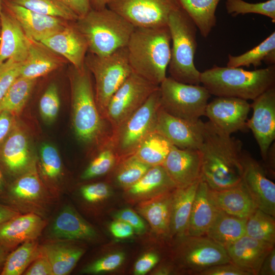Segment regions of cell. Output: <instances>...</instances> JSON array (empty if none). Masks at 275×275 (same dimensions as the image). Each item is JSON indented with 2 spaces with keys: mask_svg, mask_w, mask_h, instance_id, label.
Returning a JSON list of instances; mask_svg holds the SVG:
<instances>
[{
  "mask_svg": "<svg viewBox=\"0 0 275 275\" xmlns=\"http://www.w3.org/2000/svg\"><path fill=\"white\" fill-rule=\"evenodd\" d=\"M198 150L201 157V179L209 188L224 189L241 182L243 150L239 140L207 121L204 122L203 140Z\"/></svg>",
  "mask_w": 275,
  "mask_h": 275,
  "instance_id": "1",
  "label": "cell"
},
{
  "mask_svg": "<svg viewBox=\"0 0 275 275\" xmlns=\"http://www.w3.org/2000/svg\"><path fill=\"white\" fill-rule=\"evenodd\" d=\"M39 255V247L35 240L22 243L17 249L8 254L1 274H21L31 262Z\"/></svg>",
  "mask_w": 275,
  "mask_h": 275,
  "instance_id": "36",
  "label": "cell"
},
{
  "mask_svg": "<svg viewBox=\"0 0 275 275\" xmlns=\"http://www.w3.org/2000/svg\"><path fill=\"white\" fill-rule=\"evenodd\" d=\"M116 218L130 225L136 233H140L145 230V225L141 217L130 209H124L118 212L115 216Z\"/></svg>",
  "mask_w": 275,
  "mask_h": 275,
  "instance_id": "50",
  "label": "cell"
},
{
  "mask_svg": "<svg viewBox=\"0 0 275 275\" xmlns=\"http://www.w3.org/2000/svg\"><path fill=\"white\" fill-rule=\"evenodd\" d=\"M176 188L164 168L160 165L150 167L138 181L125 189L131 200L142 201Z\"/></svg>",
  "mask_w": 275,
  "mask_h": 275,
  "instance_id": "28",
  "label": "cell"
},
{
  "mask_svg": "<svg viewBox=\"0 0 275 275\" xmlns=\"http://www.w3.org/2000/svg\"><path fill=\"white\" fill-rule=\"evenodd\" d=\"M159 87L161 107L167 113L190 121L204 116L211 95L203 86L182 83L169 76Z\"/></svg>",
  "mask_w": 275,
  "mask_h": 275,
  "instance_id": "9",
  "label": "cell"
},
{
  "mask_svg": "<svg viewBox=\"0 0 275 275\" xmlns=\"http://www.w3.org/2000/svg\"><path fill=\"white\" fill-rule=\"evenodd\" d=\"M171 42L168 66L170 77L184 84L200 85V73L194 64L197 48V27L181 8L173 11L168 20Z\"/></svg>",
  "mask_w": 275,
  "mask_h": 275,
  "instance_id": "6",
  "label": "cell"
},
{
  "mask_svg": "<svg viewBox=\"0 0 275 275\" xmlns=\"http://www.w3.org/2000/svg\"><path fill=\"white\" fill-rule=\"evenodd\" d=\"M159 86L132 72L111 98L105 120L112 131L136 111Z\"/></svg>",
  "mask_w": 275,
  "mask_h": 275,
  "instance_id": "10",
  "label": "cell"
},
{
  "mask_svg": "<svg viewBox=\"0 0 275 275\" xmlns=\"http://www.w3.org/2000/svg\"><path fill=\"white\" fill-rule=\"evenodd\" d=\"M275 274V248L270 251L263 260L258 275Z\"/></svg>",
  "mask_w": 275,
  "mask_h": 275,
  "instance_id": "55",
  "label": "cell"
},
{
  "mask_svg": "<svg viewBox=\"0 0 275 275\" xmlns=\"http://www.w3.org/2000/svg\"><path fill=\"white\" fill-rule=\"evenodd\" d=\"M251 108V104L246 100L217 97L208 103L204 116L218 129L231 135L248 128V117Z\"/></svg>",
  "mask_w": 275,
  "mask_h": 275,
  "instance_id": "15",
  "label": "cell"
},
{
  "mask_svg": "<svg viewBox=\"0 0 275 275\" xmlns=\"http://www.w3.org/2000/svg\"><path fill=\"white\" fill-rule=\"evenodd\" d=\"M274 247V244L245 234L226 250L233 263L251 275H258L263 260Z\"/></svg>",
  "mask_w": 275,
  "mask_h": 275,
  "instance_id": "20",
  "label": "cell"
},
{
  "mask_svg": "<svg viewBox=\"0 0 275 275\" xmlns=\"http://www.w3.org/2000/svg\"><path fill=\"white\" fill-rule=\"evenodd\" d=\"M112 234L118 238H125L130 237L134 232L133 228L126 222L117 219L110 225Z\"/></svg>",
  "mask_w": 275,
  "mask_h": 275,
  "instance_id": "54",
  "label": "cell"
},
{
  "mask_svg": "<svg viewBox=\"0 0 275 275\" xmlns=\"http://www.w3.org/2000/svg\"><path fill=\"white\" fill-rule=\"evenodd\" d=\"M171 42L168 25L135 28L126 46L132 71L159 86L167 77L171 58Z\"/></svg>",
  "mask_w": 275,
  "mask_h": 275,
  "instance_id": "2",
  "label": "cell"
},
{
  "mask_svg": "<svg viewBox=\"0 0 275 275\" xmlns=\"http://www.w3.org/2000/svg\"><path fill=\"white\" fill-rule=\"evenodd\" d=\"M25 275H53L51 266L48 259L40 254L23 273Z\"/></svg>",
  "mask_w": 275,
  "mask_h": 275,
  "instance_id": "51",
  "label": "cell"
},
{
  "mask_svg": "<svg viewBox=\"0 0 275 275\" xmlns=\"http://www.w3.org/2000/svg\"><path fill=\"white\" fill-rule=\"evenodd\" d=\"M176 187H183L201 178V157L197 149L172 146L162 165Z\"/></svg>",
  "mask_w": 275,
  "mask_h": 275,
  "instance_id": "18",
  "label": "cell"
},
{
  "mask_svg": "<svg viewBox=\"0 0 275 275\" xmlns=\"http://www.w3.org/2000/svg\"><path fill=\"white\" fill-rule=\"evenodd\" d=\"M173 190L140 201L137 207L154 232L163 237H169Z\"/></svg>",
  "mask_w": 275,
  "mask_h": 275,
  "instance_id": "23",
  "label": "cell"
},
{
  "mask_svg": "<svg viewBox=\"0 0 275 275\" xmlns=\"http://www.w3.org/2000/svg\"><path fill=\"white\" fill-rule=\"evenodd\" d=\"M3 10V0H0V15Z\"/></svg>",
  "mask_w": 275,
  "mask_h": 275,
  "instance_id": "62",
  "label": "cell"
},
{
  "mask_svg": "<svg viewBox=\"0 0 275 275\" xmlns=\"http://www.w3.org/2000/svg\"><path fill=\"white\" fill-rule=\"evenodd\" d=\"M264 62L269 65L275 64V32L257 46L237 56L228 54L227 66L229 67H257Z\"/></svg>",
  "mask_w": 275,
  "mask_h": 275,
  "instance_id": "34",
  "label": "cell"
},
{
  "mask_svg": "<svg viewBox=\"0 0 275 275\" xmlns=\"http://www.w3.org/2000/svg\"><path fill=\"white\" fill-rule=\"evenodd\" d=\"M34 12L75 22L78 17L58 0H9Z\"/></svg>",
  "mask_w": 275,
  "mask_h": 275,
  "instance_id": "39",
  "label": "cell"
},
{
  "mask_svg": "<svg viewBox=\"0 0 275 275\" xmlns=\"http://www.w3.org/2000/svg\"><path fill=\"white\" fill-rule=\"evenodd\" d=\"M22 63L9 59L0 64V101L20 76Z\"/></svg>",
  "mask_w": 275,
  "mask_h": 275,
  "instance_id": "46",
  "label": "cell"
},
{
  "mask_svg": "<svg viewBox=\"0 0 275 275\" xmlns=\"http://www.w3.org/2000/svg\"><path fill=\"white\" fill-rule=\"evenodd\" d=\"M204 122L201 119L190 121L173 116L160 106L157 114L155 130L172 145L181 149H197L203 140Z\"/></svg>",
  "mask_w": 275,
  "mask_h": 275,
  "instance_id": "16",
  "label": "cell"
},
{
  "mask_svg": "<svg viewBox=\"0 0 275 275\" xmlns=\"http://www.w3.org/2000/svg\"><path fill=\"white\" fill-rule=\"evenodd\" d=\"M40 42L53 52L64 57L75 68L81 69L84 67L88 44L74 22Z\"/></svg>",
  "mask_w": 275,
  "mask_h": 275,
  "instance_id": "19",
  "label": "cell"
},
{
  "mask_svg": "<svg viewBox=\"0 0 275 275\" xmlns=\"http://www.w3.org/2000/svg\"><path fill=\"white\" fill-rule=\"evenodd\" d=\"M274 142L269 147L265 160L264 165L263 166L267 173L274 175Z\"/></svg>",
  "mask_w": 275,
  "mask_h": 275,
  "instance_id": "57",
  "label": "cell"
},
{
  "mask_svg": "<svg viewBox=\"0 0 275 275\" xmlns=\"http://www.w3.org/2000/svg\"><path fill=\"white\" fill-rule=\"evenodd\" d=\"M245 235L259 240L274 244V216L257 208L247 218Z\"/></svg>",
  "mask_w": 275,
  "mask_h": 275,
  "instance_id": "38",
  "label": "cell"
},
{
  "mask_svg": "<svg viewBox=\"0 0 275 275\" xmlns=\"http://www.w3.org/2000/svg\"><path fill=\"white\" fill-rule=\"evenodd\" d=\"M39 252L49 261L53 275L68 274L84 254L81 249L63 242L43 244Z\"/></svg>",
  "mask_w": 275,
  "mask_h": 275,
  "instance_id": "31",
  "label": "cell"
},
{
  "mask_svg": "<svg viewBox=\"0 0 275 275\" xmlns=\"http://www.w3.org/2000/svg\"><path fill=\"white\" fill-rule=\"evenodd\" d=\"M56 54L40 42L30 40L28 56L22 63L20 76L36 79L56 69L61 61Z\"/></svg>",
  "mask_w": 275,
  "mask_h": 275,
  "instance_id": "27",
  "label": "cell"
},
{
  "mask_svg": "<svg viewBox=\"0 0 275 275\" xmlns=\"http://www.w3.org/2000/svg\"><path fill=\"white\" fill-rule=\"evenodd\" d=\"M253 101V114L248 119L247 127L252 131L264 161L275 139V86Z\"/></svg>",
  "mask_w": 275,
  "mask_h": 275,
  "instance_id": "14",
  "label": "cell"
},
{
  "mask_svg": "<svg viewBox=\"0 0 275 275\" xmlns=\"http://www.w3.org/2000/svg\"><path fill=\"white\" fill-rule=\"evenodd\" d=\"M108 0H90L91 8L96 10L106 7Z\"/></svg>",
  "mask_w": 275,
  "mask_h": 275,
  "instance_id": "59",
  "label": "cell"
},
{
  "mask_svg": "<svg viewBox=\"0 0 275 275\" xmlns=\"http://www.w3.org/2000/svg\"><path fill=\"white\" fill-rule=\"evenodd\" d=\"M119 162L118 158L108 141L101 147V151L81 175L84 180L105 174Z\"/></svg>",
  "mask_w": 275,
  "mask_h": 275,
  "instance_id": "42",
  "label": "cell"
},
{
  "mask_svg": "<svg viewBox=\"0 0 275 275\" xmlns=\"http://www.w3.org/2000/svg\"><path fill=\"white\" fill-rule=\"evenodd\" d=\"M60 102L57 86L50 84L41 97L39 103L40 114L47 122H51L57 117Z\"/></svg>",
  "mask_w": 275,
  "mask_h": 275,
  "instance_id": "45",
  "label": "cell"
},
{
  "mask_svg": "<svg viewBox=\"0 0 275 275\" xmlns=\"http://www.w3.org/2000/svg\"><path fill=\"white\" fill-rule=\"evenodd\" d=\"M242 183L256 207L275 216V184L261 163L243 150Z\"/></svg>",
  "mask_w": 275,
  "mask_h": 275,
  "instance_id": "13",
  "label": "cell"
},
{
  "mask_svg": "<svg viewBox=\"0 0 275 275\" xmlns=\"http://www.w3.org/2000/svg\"><path fill=\"white\" fill-rule=\"evenodd\" d=\"M80 193L86 201L96 202L107 198L111 194V189L107 184L100 182L83 186Z\"/></svg>",
  "mask_w": 275,
  "mask_h": 275,
  "instance_id": "48",
  "label": "cell"
},
{
  "mask_svg": "<svg viewBox=\"0 0 275 275\" xmlns=\"http://www.w3.org/2000/svg\"><path fill=\"white\" fill-rule=\"evenodd\" d=\"M3 8L18 22L30 40L40 42L64 29L69 21L30 10L9 0H3Z\"/></svg>",
  "mask_w": 275,
  "mask_h": 275,
  "instance_id": "17",
  "label": "cell"
},
{
  "mask_svg": "<svg viewBox=\"0 0 275 275\" xmlns=\"http://www.w3.org/2000/svg\"><path fill=\"white\" fill-rule=\"evenodd\" d=\"M209 189L201 178L191 207L187 235L205 236L214 219L217 209L210 199Z\"/></svg>",
  "mask_w": 275,
  "mask_h": 275,
  "instance_id": "26",
  "label": "cell"
},
{
  "mask_svg": "<svg viewBox=\"0 0 275 275\" xmlns=\"http://www.w3.org/2000/svg\"><path fill=\"white\" fill-rule=\"evenodd\" d=\"M70 10L78 17L85 15L91 9L90 0H58Z\"/></svg>",
  "mask_w": 275,
  "mask_h": 275,
  "instance_id": "53",
  "label": "cell"
},
{
  "mask_svg": "<svg viewBox=\"0 0 275 275\" xmlns=\"http://www.w3.org/2000/svg\"><path fill=\"white\" fill-rule=\"evenodd\" d=\"M1 156L6 168L11 173H16L26 165L29 157L28 141L21 130H14L8 135Z\"/></svg>",
  "mask_w": 275,
  "mask_h": 275,
  "instance_id": "32",
  "label": "cell"
},
{
  "mask_svg": "<svg viewBox=\"0 0 275 275\" xmlns=\"http://www.w3.org/2000/svg\"><path fill=\"white\" fill-rule=\"evenodd\" d=\"M124 259V255L122 253H112L90 264L84 269L82 272L98 273L112 271L118 268Z\"/></svg>",
  "mask_w": 275,
  "mask_h": 275,
  "instance_id": "47",
  "label": "cell"
},
{
  "mask_svg": "<svg viewBox=\"0 0 275 275\" xmlns=\"http://www.w3.org/2000/svg\"><path fill=\"white\" fill-rule=\"evenodd\" d=\"M0 23V64L9 59L23 62L28 56L30 40L16 20L3 8Z\"/></svg>",
  "mask_w": 275,
  "mask_h": 275,
  "instance_id": "22",
  "label": "cell"
},
{
  "mask_svg": "<svg viewBox=\"0 0 275 275\" xmlns=\"http://www.w3.org/2000/svg\"><path fill=\"white\" fill-rule=\"evenodd\" d=\"M13 116L7 112H0V142L5 139L13 125Z\"/></svg>",
  "mask_w": 275,
  "mask_h": 275,
  "instance_id": "56",
  "label": "cell"
},
{
  "mask_svg": "<svg viewBox=\"0 0 275 275\" xmlns=\"http://www.w3.org/2000/svg\"><path fill=\"white\" fill-rule=\"evenodd\" d=\"M225 6L227 13L232 16L254 13L267 16L275 22V0L257 3L243 0H226Z\"/></svg>",
  "mask_w": 275,
  "mask_h": 275,
  "instance_id": "41",
  "label": "cell"
},
{
  "mask_svg": "<svg viewBox=\"0 0 275 275\" xmlns=\"http://www.w3.org/2000/svg\"><path fill=\"white\" fill-rule=\"evenodd\" d=\"M50 233L54 238L70 240H87L96 236L93 228L69 206L58 215Z\"/></svg>",
  "mask_w": 275,
  "mask_h": 275,
  "instance_id": "29",
  "label": "cell"
},
{
  "mask_svg": "<svg viewBox=\"0 0 275 275\" xmlns=\"http://www.w3.org/2000/svg\"><path fill=\"white\" fill-rule=\"evenodd\" d=\"M158 255L154 253H148L143 255L136 262L134 273L136 275H143L151 269L159 261Z\"/></svg>",
  "mask_w": 275,
  "mask_h": 275,
  "instance_id": "52",
  "label": "cell"
},
{
  "mask_svg": "<svg viewBox=\"0 0 275 275\" xmlns=\"http://www.w3.org/2000/svg\"><path fill=\"white\" fill-rule=\"evenodd\" d=\"M199 275H251L232 262L218 264L201 271Z\"/></svg>",
  "mask_w": 275,
  "mask_h": 275,
  "instance_id": "49",
  "label": "cell"
},
{
  "mask_svg": "<svg viewBox=\"0 0 275 275\" xmlns=\"http://www.w3.org/2000/svg\"><path fill=\"white\" fill-rule=\"evenodd\" d=\"M9 251L0 247V274L1 273L6 258L8 255Z\"/></svg>",
  "mask_w": 275,
  "mask_h": 275,
  "instance_id": "60",
  "label": "cell"
},
{
  "mask_svg": "<svg viewBox=\"0 0 275 275\" xmlns=\"http://www.w3.org/2000/svg\"><path fill=\"white\" fill-rule=\"evenodd\" d=\"M45 225L35 214H19L0 225V247L9 252L20 243L35 240Z\"/></svg>",
  "mask_w": 275,
  "mask_h": 275,
  "instance_id": "21",
  "label": "cell"
},
{
  "mask_svg": "<svg viewBox=\"0 0 275 275\" xmlns=\"http://www.w3.org/2000/svg\"><path fill=\"white\" fill-rule=\"evenodd\" d=\"M36 79L19 76L0 101V112L18 115L24 106Z\"/></svg>",
  "mask_w": 275,
  "mask_h": 275,
  "instance_id": "37",
  "label": "cell"
},
{
  "mask_svg": "<svg viewBox=\"0 0 275 275\" xmlns=\"http://www.w3.org/2000/svg\"><path fill=\"white\" fill-rule=\"evenodd\" d=\"M209 195L217 209L239 217L247 218L257 208L242 181L224 189L209 188Z\"/></svg>",
  "mask_w": 275,
  "mask_h": 275,
  "instance_id": "24",
  "label": "cell"
},
{
  "mask_svg": "<svg viewBox=\"0 0 275 275\" xmlns=\"http://www.w3.org/2000/svg\"><path fill=\"white\" fill-rule=\"evenodd\" d=\"M178 240L175 259L190 274L199 275L211 266L231 262L226 249L206 236L185 235Z\"/></svg>",
  "mask_w": 275,
  "mask_h": 275,
  "instance_id": "11",
  "label": "cell"
},
{
  "mask_svg": "<svg viewBox=\"0 0 275 275\" xmlns=\"http://www.w3.org/2000/svg\"><path fill=\"white\" fill-rule=\"evenodd\" d=\"M246 220L217 209L205 236L226 249L245 234Z\"/></svg>",
  "mask_w": 275,
  "mask_h": 275,
  "instance_id": "30",
  "label": "cell"
},
{
  "mask_svg": "<svg viewBox=\"0 0 275 275\" xmlns=\"http://www.w3.org/2000/svg\"><path fill=\"white\" fill-rule=\"evenodd\" d=\"M172 146L164 136L154 130L143 141L133 155L151 167L160 166Z\"/></svg>",
  "mask_w": 275,
  "mask_h": 275,
  "instance_id": "35",
  "label": "cell"
},
{
  "mask_svg": "<svg viewBox=\"0 0 275 275\" xmlns=\"http://www.w3.org/2000/svg\"><path fill=\"white\" fill-rule=\"evenodd\" d=\"M160 106L159 87L136 111L112 131L108 142L119 161L133 155L147 136L155 130Z\"/></svg>",
  "mask_w": 275,
  "mask_h": 275,
  "instance_id": "8",
  "label": "cell"
},
{
  "mask_svg": "<svg viewBox=\"0 0 275 275\" xmlns=\"http://www.w3.org/2000/svg\"><path fill=\"white\" fill-rule=\"evenodd\" d=\"M221 0H178L201 36L207 38L216 24V10Z\"/></svg>",
  "mask_w": 275,
  "mask_h": 275,
  "instance_id": "33",
  "label": "cell"
},
{
  "mask_svg": "<svg viewBox=\"0 0 275 275\" xmlns=\"http://www.w3.org/2000/svg\"><path fill=\"white\" fill-rule=\"evenodd\" d=\"M70 77L72 123L76 135L85 143H96L101 148L108 141L112 130L107 129L108 122L98 109L91 72L85 64L81 69L72 66Z\"/></svg>",
  "mask_w": 275,
  "mask_h": 275,
  "instance_id": "3",
  "label": "cell"
},
{
  "mask_svg": "<svg viewBox=\"0 0 275 275\" xmlns=\"http://www.w3.org/2000/svg\"><path fill=\"white\" fill-rule=\"evenodd\" d=\"M42 170L50 178L58 176L62 169L61 160L57 149L49 144H44L40 149Z\"/></svg>",
  "mask_w": 275,
  "mask_h": 275,
  "instance_id": "44",
  "label": "cell"
},
{
  "mask_svg": "<svg viewBox=\"0 0 275 275\" xmlns=\"http://www.w3.org/2000/svg\"><path fill=\"white\" fill-rule=\"evenodd\" d=\"M200 83L216 97L253 100L275 86V64L252 71L214 65L201 72Z\"/></svg>",
  "mask_w": 275,
  "mask_h": 275,
  "instance_id": "4",
  "label": "cell"
},
{
  "mask_svg": "<svg viewBox=\"0 0 275 275\" xmlns=\"http://www.w3.org/2000/svg\"><path fill=\"white\" fill-rule=\"evenodd\" d=\"M200 180L185 187H176L173 190L169 238L178 239L187 235L191 207Z\"/></svg>",
  "mask_w": 275,
  "mask_h": 275,
  "instance_id": "25",
  "label": "cell"
},
{
  "mask_svg": "<svg viewBox=\"0 0 275 275\" xmlns=\"http://www.w3.org/2000/svg\"><path fill=\"white\" fill-rule=\"evenodd\" d=\"M85 64L94 77L95 97L99 112L105 119L108 103L117 90L133 72L126 46L110 54L98 56L89 52Z\"/></svg>",
  "mask_w": 275,
  "mask_h": 275,
  "instance_id": "7",
  "label": "cell"
},
{
  "mask_svg": "<svg viewBox=\"0 0 275 275\" xmlns=\"http://www.w3.org/2000/svg\"><path fill=\"white\" fill-rule=\"evenodd\" d=\"M116 166L115 181L125 189L138 181L151 167L133 154L119 161Z\"/></svg>",
  "mask_w": 275,
  "mask_h": 275,
  "instance_id": "40",
  "label": "cell"
},
{
  "mask_svg": "<svg viewBox=\"0 0 275 275\" xmlns=\"http://www.w3.org/2000/svg\"><path fill=\"white\" fill-rule=\"evenodd\" d=\"M0 35H1V23H0Z\"/></svg>",
  "mask_w": 275,
  "mask_h": 275,
  "instance_id": "63",
  "label": "cell"
},
{
  "mask_svg": "<svg viewBox=\"0 0 275 275\" xmlns=\"http://www.w3.org/2000/svg\"><path fill=\"white\" fill-rule=\"evenodd\" d=\"M19 214V212L10 206L0 203V225Z\"/></svg>",
  "mask_w": 275,
  "mask_h": 275,
  "instance_id": "58",
  "label": "cell"
},
{
  "mask_svg": "<svg viewBox=\"0 0 275 275\" xmlns=\"http://www.w3.org/2000/svg\"><path fill=\"white\" fill-rule=\"evenodd\" d=\"M40 191V182L34 173H29L21 177L14 183L10 190V195L13 198L24 200L37 198Z\"/></svg>",
  "mask_w": 275,
  "mask_h": 275,
  "instance_id": "43",
  "label": "cell"
},
{
  "mask_svg": "<svg viewBox=\"0 0 275 275\" xmlns=\"http://www.w3.org/2000/svg\"><path fill=\"white\" fill-rule=\"evenodd\" d=\"M74 24L85 38L89 52L98 56L111 54L127 46L135 27L108 8H91Z\"/></svg>",
  "mask_w": 275,
  "mask_h": 275,
  "instance_id": "5",
  "label": "cell"
},
{
  "mask_svg": "<svg viewBox=\"0 0 275 275\" xmlns=\"http://www.w3.org/2000/svg\"><path fill=\"white\" fill-rule=\"evenodd\" d=\"M4 178L2 172L0 169V194H2L4 190Z\"/></svg>",
  "mask_w": 275,
  "mask_h": 275,
  "instance_id": "61",
  "label": "cell"
},
{
  "mask_svg": "<svg viewBox=\"0 0 275 275\" xmlns=\"http://www.w3.org/2000/svg\"><path fill=\"white\" fill-rule=\"evenodd\" d=\"M109 9L135 28L168 25L170 14L180 7L178 0H108Z\"/></svg>",
  "mask_w": 275,
  "mask_h": 275,
  "instance_id": "12",
  "label": "cell"
}]
</instances>
